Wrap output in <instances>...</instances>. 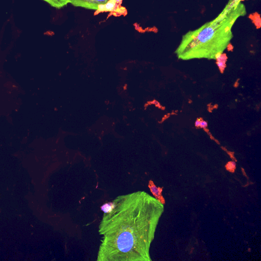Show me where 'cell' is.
<instances>
[{
	"instance_id": "cell-10",
	"label": "cell",
	"mask_w": 261,
	"mask_h": 261,
	"mask_svg": "<svg viewBox=\"0 0 261 261\" xmlns=\"http://www.w3.org/2000/svg\"><path fill=\"white\" fill-rule=\"evenodd\" d=\"M207 126H208V123H207L206 121H204V120H203V119L201 120V123H200V125H199V127H201V128H206V127H207Z\"/></svg>"
},
{
	"instance_id": "cell-1",
	"label": "cell",
	"mask_w": 261,
	"mask_h": 261,
	"mask_svg": "<svg viewBox=\"0 0 261 261\" xmlns=\"http://www.w3.org/2000/svg\"><path fill=\"white\" fill-rule=\"evenodd\" d=\"M98 226V261H151L150 250L164 204L144 191L116 197Z\"/></svg>"
},
{
	"instance_id": "cell-5",
	"label": "cell",
	"mask_w": 261,
	"mask_h": 261,
	"mask_svg": "<svg viewBox=\"0 0 261 261\" xmlns=\"http://www.w3.org/2000/svg\"><path fill=\"white\" fill-rule=\"evenodd\" d=\"M148 187L150 188L152 193L154 196V197H155L158 200H159V201H160L161 203L164 205L165 203V199L162 195L163 188L157 187V186L155 185L153 181H152V180H150L149 181Z\"/></svg>"
},
{
	"instance_id": "cell-11",
	"label": "cell",
	"mask_w": 261,
	"mask_h": 261,
	"mask_svg": "<svg viewBox=\"0 0 261 261\" xmlns=\"http://www.w3.org/2000/svg\"><path fill=\"white\" fill-rule=\"evenodd\" d=\"M201 120H202V119H201V118H200V119H197V121H196L195 123V127H199V125H200V123H201Z\"/></svg>"
},
{
	"instance_id": "cell-3",
	"label": "cell",
	"mask_w": 261,
	"mask_h": 261,
	"mask_svg": "<svg viewBox=\"0 0 261 261\" xmlns=\"http://www.w3.org/2000/svg\"><path fill=\"white\" fill-rule=\"evenodd\" d=\"M123 0H109L104 5H100L94 15L102 12H110L115 17L126 15L127 11L125 7L121 6Z\"/></svg>"
},
{
	"instance_id": "cell-8",
	"label": "cell",
	"mask_w": 261,
	"mask_h": 261,
	"mask_svg": "<svg viewBox=\"0 0 261 261\" xmlns=\"http://www.w3.org/2000/svg\"><path fill=\"white\" fill-rule=\"evenodd\" d=\"M226 59H227L226 57V58H224V55L222 54L219 57H218L216 59L217 60V64L218 65V66L219 67L220 71L222 73H223V71H224V70L225 69Z\"/></svg>"
},
{
	"instance_id": "cell-7",
	"label": "cell",
	"mask_w": 261,
	"mask_h": 261,
	"mask_svg": "<svg viewBox=\"0 0 261 261\" xmlns=\"http://www.w3.org/2000/svg\"><path fill=\"white\" fill-rule=\"evenodd\" d=\"M115 206L114 202L112 201L111 202L105 203L100 207V209L104 213H110Z\"/></svg>"
},
{
	"instance_id": "cell-12",
	"label": "cell",
	"mask_w": 261,
	"mask_h": 261,
	"mask_svg": "<svg viewBox=\"0 0 261 261\" xmlns=\"http://www.w3.org/2000/svg\"><path fill=\"white\" fill-rule=\"evenodd\" d=\"M233 1L236 4H238L239 3L241 2L242 0H233Z\"/></svg>"
},
{
	"instance_id": "cell-4",
	"label": "cell",
	"mask_w": 261,
	"mask_h": 261,
	"mask_svg": "<svg viewBox=\"0 0 261 261\" xmlns=\"http://www.w3.org/2000/svg\"><path fill=\"white\" fill-rule=\"evenodd\" d=\"M109 0H69V3L75 7L96 11L100 5H104Z\"/></svg>"
},
{
	"instance_id": "cell-9",
	"label": "cell",
	"mask_w": 261,
	"mask_h": 261,
	"mask_svg": "<svg viewBox=\"0 0 261 261\" xmlns=\"http://www.w3.org/2000/svg\"><path fill=\"white\" fill-rule=\"evenodd\" d=\"M236 163L234 161H230L229 162H228L226 165V170L231 172H234L235 170L236 169Z\"/></svg>"
},
{
	"instance_id": "cell-2",
	"label": "cell",
	"mask_w": 261,
	"mask_h": 261,
	"mask_svg": "<svg viewBox=\"0 0 261 261\" xmlns=\"http://www.w3.org/2000/svg\"><path fill=\"white\" fill-rule=\"evenodd\" d=\"M246 15V9L242 2L236 4L229 0L216 18L183 36L175 51L178 59L216 60L230 44L236 21Z\"/></svg>"
},
{
	"instance_id": "cell-6",
	"label": "cell",
	"mask_w": 261,
	"mask_h": 261,
	"mask_svg": "<svg viewBox=\"0 0 261 261\" xmlns=\"http://www.w3.org/2000/svg\"><path fill=\"white\" fill-rule=\"evenodd\" d=\"M56 8L60 9L69 3V0H43Z\"/></svg>"
}]
</instances>
